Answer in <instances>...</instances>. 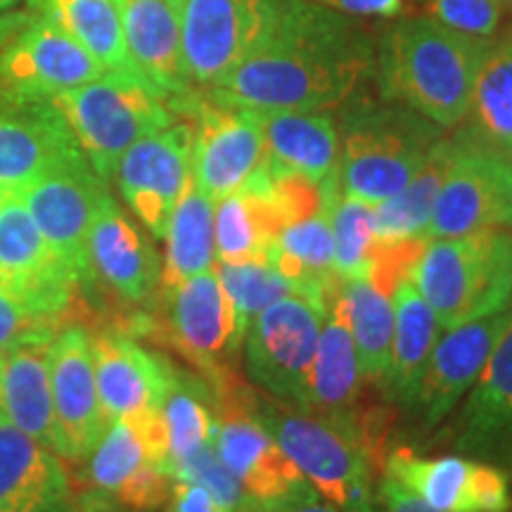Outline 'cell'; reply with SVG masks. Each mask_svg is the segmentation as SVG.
Listing matches in <instances>:
<instances>
[{
	"instance_id": "obj_1",
	"label": "cell",
	"mask_w": 512,
	"mask_h": 512,
	"mask_svg": "<svg viewBox=\"0 0 512 512\" xmlns=\"http://www.w3.org/2000/svg\"><path fill=\"white\" fill-rule=\"evenodd\" d=\"M373 74L375 41L361 19L283 0L264 43L204 93L259 112H328L354 100Z\"/></svg>"
},
{
	"instance_id": "obj_2",
	"label": "cell",
	"mask_w": 512,
	"mask_h": 512,
	"mask_svg": "<svg viewBox=\"0 0 512 512\" xmlns=\"http://www.w3.org/2000/svg\"><path fill=\"white\" fill-rule=\"evenodd\" d=\"M496 38L470 36L434 17H406L375 43V81L382 100L444 128H458L470 112L479 69Z\"/></svg>"
},
{
	"instance_id": "obj_3",
	"label": "cell",
	"mask_w": 512,
	"mask_h": 512,
	"mask_svg": "<svg viewBox=\"0 0 512 512\" xmlns=\"http://www.w3.org/2000/svg\"><path fill=\"white\" fill-rule=\"evenodd\" d=\"M337 131L339 188L373 207L411 181L444 138L434 121L389 100L344 102Z\"/></svg>"
},
{
	"instance_id": "obj_4",
	"label": "cell",
	"mask_w": 512,
	"mask_h": 512,
	"mask_svg": "<svg viewBox=\"0 0 512 512\" xmlns=\"http://www.w3.org/2000/svg\"><path fill=\"white\" fill-rule=\"evenodd\" d=\"M408 278L430 304L441 330L510 309L512 230L489 228L427 240Z\"/></svg>"
},
{
	"instance_id": "obj_5",
	"label": "cell",
	"mask_w": 512,
	"mask_h": 512,
	"mask_svg": "<svg viewBox=\"0 0 512 512\" xmlns=\"http://www.w3.org/2000/svg\"><path fill=\"white\" fill-rule=\"evenodd\" d=\"M249 411L302 470L323 501L339 512H377V465L347 422L287 408L271 396H249Z\"/></svg>"
},
{
	"instance_id": "obj_6",
	"label": "cell",
	"mask_w": 512,
	"mask_h": 512,
	"mask_svg": "<svg viewBox=\"0 0 512 512\" xmlns=\"http://www.w3.org/2000/svg\"><path fill=\"white\" fill-rule=\"evenodd\" d=\"M53 102L102 181L114 178L128 147L178 119L169 100L136 69L105 72L86 86L55 95Z\"/></svg>"
},
{
	"instance_id": "obj_7",
	"label": "cell",
	"mask_w": 512,
	"mask_h": 512,
	"mask_svg": "<svg viewBox=\"0 0 512 512\" xmlns=\"http://www.w3.org/2000/svg\"><path fill=\"white\" fill-rule=\"evenodd\" d=\"M159 294L162 316L159 320L140 318L138 330L174 347L190 366L200 370L211 389L235 380L230 361L245 337L216 264L171 290H159Z\"/></svg>"
},
{
	"instance_id": "obj_8",
	"label": "cell",
	"mask_w": 512,
	"mask_h": 512,
	"mask_svg": "<svg viewBox=\"0 0 512 512\" xmlns=\"http://www.w3.org/2000/svg\"><path fill=\"white\" fill-rule=\"evenodd\" d=\"M252 389L230 380L214 389V448L245 491L247 508H280L316 498L309 479L249 411ZM245 508V510H247Z\"/></svg>"
},
{
	"instance_id": "obj_9",
	"label": "cell",
	"mask_w": 512,
	"mask_h": 512,
	"mask_svg": "<svg viewBox=\"0 0 512 512\" xmlns=\"http://www.w3.org/2000/svg\"><path fill=\"white\" fill-rule=\"evenodd\" d=\"M107 69L53 19L27 12L0 19V95L53 100Z\"/></svg>"
},
{
	"instance_id": "obj_10",
	"label": "cell",
	"mask_w": 512,
	"mask_h": 512,
	"mask_svg": "<svg viewBox=\"0 0 512 512\" xmlns=\"http://www.w3.org/2000/svg\"><path fill=\"white\" fill-rule=\"evenodd\" d=\"M325 306L302 294H287L249 323L245 373L266 396L304 411L306 387Z\"/></svg>"
},
{
	"instance_id": "obj_11",
	"label": "cell",
	"mask_w": 512,
	"mask_h": 512,
	"mask_svg": "<svg viewBox=\"0 0 512 512\" xmlns=\"http://www.w3.org/2000/svg\"><path fill=\"white\" fill-rule=\"evenodd\" d=\"M107 195V181L95 174L81 147L57 159L27 188L19 190L50 252L83 287L93 285L88 233Z\"/></svg>"
},
{
	"instance_id": "obj_12",
	"label": "cell",
	"mask_w": 512,
	"mask_h": 512,
	"mask_svg": "<svg viewBox=\"0 0 512 512\" xmlns=\"http://www.w3.org/2000/svg\"><path fill=\"white\" fill-rule=\"evenodd\" d=\"M283 0H181V48L192 88L211 91L264 43Z\"/></svg>"
},
{
	"instance_id": "obj_13",
	"label": "cell",
	"mask_w": 512,
	"mask_h": 512,
	"mask_svg": "<svg viewBox=\"0 0 512 512\" xmlns=\"http://www.w3.org/2000/svg\"><path fill=\"white\" fill-rule=\"evenodd\" d=\"M456 155L434 200L427 240L512 228V159L458 131Z\"/></svg>"
},
{
	"instance_id": "obj_14",
	"label": "cell",
	"mask_w": 512,
	"mask_h": 512,
	"mask_svg": "<svg viewBox=\"0 0 512 512\" xmlns=\"http://www.w3.org/2000/svg\"><path fill=\"white\" fill-rule=\"evenodd\" d=\"M185 119L195 128L192 178L214 202L242 190L264 169L268 152L254 110L200 91Z\"/></svg>"
},
{
	"instance_id": "obj_15",
	"label": "cell",
	"mask_w": 512,
	"mask_h": 512,
	"mask_svg": "<svg viewBox=\"0 0 512 512\" xmlns=\"http://www.w3.org/2000/svg\"><path fill=\"white\" fill-rule=\"evenodd\" d=\"M192 143V121L176 119L128 147L114 171L128 209L157 240H164L171 214L192 176Z\"/></svg>"
},
{
	"instance_id": "obj_16",
	"label": "cell",
	"mask_w": 512,
	"mask_h": 512,
	"mask_svg": "<svg viewBox=\"0 0 512 512\" xmlns=\"http://www.w3.org/2000/svg\"><path fill=\"white\" fill-rule=\"evenodd\" d=\"M382 475L406 486L439 512H510L512 477L503 467L463 456H422L396 446L384 458Z\"/></svg>"
},
{
	"instance_id": "obj_17",
	"label": "cell",
	"mask_w": 512,
	"mask_h": 512,
	"mask_svg": "<svg viewBox=\"0 0 512 512\" xmlns=\"http://www.w3.org/2000/svg\"><path fill=\"white\" fill-rule=\"evenodd\" d=\"M512 320V306L472 323L444 330L422 373L418 394L408 408L420 432L439 427L482 373L486 358Z\"/></svg>"
},
{
	"instance_id": "obj_18",
	"label": "cell",
	"mask_w": 512,
	"mask_h": 512,
	"mask_svg": "<svg viewBox=\"0 0 512 512\" xmlns=\"http://www.w3.org/2000/svg\"><path fill=\"white\" fill-rule=\"evenodd\" d=\"M50 394L55 415V453L64 460H86L107 430L102 413L91 335L81 325L57 332L50 351Z\"/></svg>"
},
{
	"instance_id": "obj_19",
	"label": "cell",
	"mask_w": 512,
	"mask_h": 512,
	"mask_svg": "<svg viewBox=\"0 0 512 512\" xmlns=\"http://www.w3.org/2000/svg\"><path fill=\"white\" fill-rule=\"evenodd\" d=\"M91 349L95 384L107 422L162 408L174 363L140 347L136 337L119 328L93 332Z\"/></svg>"
},
{
	"instance_id": "obj_20",
	"label": "cell",
	"mask_w": 512,
	"mask_h": 512,
	"mask_svg": "<svg viewBox=\"0 0 512 512\" xmlns=\"http://www.w3.org/2000/svg\"><path fill=\"white\" fill-rule=\"evenodd\" d=\"M128 57L136 72L169 100L176 117H185L200 93L185 74L181 19L171 0H114Z\"/></svg>"
},
{
	"instance_id": "obj_21",
	"label": "cell",
	"mask_w": 512,
	"mask_h": 512,
	"mask_svg": "<svg viewBox=\"0 0 512 512\" xmlns=\"http://www.w3.org/2000/svg\"><path fill=\"white\" fill-rule=\"evenodd\" d=\"M79 150L53 100L0 95V192H19L50 164Z\"/></svg>"
},
{
	"instance_id": "obj_22",
	"label": "cell",
	"mask_w": 512,
	"mask_h": 512,
	"mask_svg": "<svg viewBox=\"0 0 512 512\" xmlns=\"http://www.w3.org/2000/svg\"><path fill=\"white\" fill-rule=\"evenodd\" d=\"M88 264L93 283L100 280L128 304L150 302L162 280V259L155 247L112 195L105 197L88 233Z\"/></svg>"
},
{
	"instance_id": "obj_23",
	"label": "cell",
	"mask_w": 512,
	"mask_h": 512,
	"mask_svg": "<svg viewBox=\"0 0 512 512\" xmlns=\"http://www.w3.org/2000/svg\"><path fill=\"white\" fill-rule=\"evenodd\" d=\"M339 287H342V280H337L332 287L328 304H325V318L311 363L304 408V413L330 422L349 420L361 408L358 399H361L363 384Z\"/></svg>"
},
{
	"instance_id": "obj_24",
	"label": "cell",
	"mask_w": 512,
	"mask_h": 512,
	"mask_svg": "<svg viewBox=\"0 0 512 512\" xmlns=\"http://www.w3.org/2000/svg\"><path fill=\"white\" fill-rule=\"evenodd\" d=\"M57 332L38 330L3 351L0 411L38 444L55 453V415L50 394V351Z\"/></svg>"
},
{
	"instance_id": "obj_25",
	"label": "cell",
	"mask_w": 512,
	"mask_h": 512,
	"mask_svg": "<svg viewBox=\"0 0 512 512\" xmlns=\"http://www.w3.org/2000/svg\"><path fill=\"white\" fill-rule=\"evenodd\" d=\"M69 477L55 453L0 411V512H64Z\"/></svg>"
},
{
	"instance_id": "obj_26",
	"label": "cell",
	"mask_w": 512,
	"mask_h": 512,
	"mask_svg": "<svg viewBox=\"0 0 512 512\" xmlns=\"http://www.w3.org/2000/svg\"><path fill=\"white\" fill-rule=\"evenodd\" d=\"M394 337L389 351L387 375L382 380L384 394L408 413L418 394L422 373L437 344L441 325L430 304L415 290L413 280L401 278L392 290Z\"/></svg>"
},
{
	"instance_id": "obj_27",
	"label": "cell",
	"mask_w": 512,
	"mask_h": 512,
	"mask_svg": "<svg viewBox=\"0 0 512 512\" xmlns=\"http://www.w3.org/2000/svg\"><path fill=\"white\" fill-rule=\"evenodd\" d=\"M256 112L268 162L323 183L337 171L339 131L328 112Z\"/></svg>"
},
{
	"instance_id": "obj_28",
	"label": "cell",
	"mask_w": 512,
	"mask_h": 512,
	"mask_svg": "<svg viewBox=\"0 0 512 512\" xmlns=\"http://www.w3.org/2000/svg\"><path fill=\"white\" fill-rule=\"evenodd\" d=\"M512 418V320L486 358L482 373L465 394L451 427V446L458 453L484 458L486 448Z\"/></svg>"
},
{
	"instance_id": "obj_29",
	"label": "cell",
	"mask_w": 512,
	"mask_h": 512,
	"mask_svg": "<svg viewBox=\"0 0 512 512\" xmlns=\"http://www.w3.org/2000/svg\"><path fill=\"white\" fill-rule=\"evenodd\" d=\"M164 240L166 256L159 290H171L214 268V200L197 188L192 176L171 214Z\"/></svg>"
},
{
	"instance_id": "obj_30",
	"label": "cell",
	"mask_w": 512,
	"mask_h": 512,
	"mask_svg": "<svg viewBox=\"0 0 512 512\" xmlns=\"http://www.w3.org/2000/svg\"><path fill=\"white\" fill-rule=\"evenodd\" d=\"M453 155H456V138L444 136L434 145L430 157L422 162L411 181L389 200L375 204L377 240H427L434 200H437L441 183L448 174Z\"/></svg>"
},
{
	"instance_id": "obj_31",
	"label": "cell",
	"mask_w": 512,
	"mask_h": 512,
	"mask_svg": "<svg viewBox=\"0 0 512 512\" xmlns=\"http://www.w3.org/2000/svg\"><path fill=\"white\" fill-rule=\"evenodd\" d=\"M463 124L475 143L512 159V34L486 55Z\"/></svg>"
},
{
	"instance_id": "obj_32",
	"label": "cell",
	"mask_w": 512,
	"mask_h": 512,
	"mask_svg": "<svg viewBox=\"0 0 512 512\" xmlns=\"http://www.w3.org/2000/svg\"><path fill=\"white\" fill-rule=\"evenodd\" d=\"M339 292L354 337L361 380L382 387L394 337L392 294L380 290L370 278L342 280Z\"/></svg>"
},
{
	"instance_id": "obj_33",
	"label": "cell",
	"mask_w": 512,
	"mask_h": 512,
	"mask_svg": "<svg viewBox=\"0 0 512 512\" xmlns=\"http://www.w3.org/2000/svg\"><path fill=\"white\" fill-rule=\"evenodd\" d=\"M27 8L72 34L107 72L133 67L114 0H27Z\"/></svg>"
},
{
	"instance_id": "obj_34",
	"label": "cell",
	"mask_w": 512,
	"mask_h": 512,
	"mask_svg": "<svg viewBox=\"0 0 512 512\" xmlns=\"http://www.w3.org/2000/svg\"><path fill=\"white\" fill-rule=\"evenodd\" d=\"M162 418L169 439V475L176 465L214 444L216 399L204 377H195L174 366L169 389L162 401Z\"/></svg>"
},
{
	"instance_id": "obj_35",
	"label": "cell",
	"mask_w": 512,
	"mask_h": 512,
	"mask_svg": "<svg viewBox=\"0 0 512 512\" xmlns=\"http://www.w3.org/2000/svg\"><path fill=\"white\" fill-rule=\"evenodd\" d=\"M278 230L264 192L254 185L214 202V245L221 264L266 259Z\"/></svg>"
},
{
	"instance_id": "obj_36",
	"label": "cell",
	"mask_w": 512,
	"mask_h": 512,
	"mask_svg": "<svg viewBox=\"0 0 512 512\" xmlns=\"http://www.w3.org/2000/svg\"><path fill=\"white\" fill-rule=\"evenodd\" d=\"M216 271L226 290L230 304H233L235 316H238V328L242 337L247 335L249 323L268 309L273 302L294 292L292 283L280 275L268 259L242 261V264H221L216 261Z\"/></svg>"
},
{
	"instance_id": "obj_37",
	"label": "cell",
	"mask_w": 512,
	"mask_h": 512,
	"mask_svg": "<svg viewBox=\"0 0 512 512\" xmlns=\"http://www.w3.org/2000/svg\"><path fill=\"white\" fill-rule=\"evenodd\" d=\"M332 235H335V264L339 280L366 278L370 254L377 242L375 207L356 197L339 195L332 207Z\"/></svg>"
},
{
	"instance_id": "obj_38",
	"label": "cell",
	"mask_w": 512,
	"mask_h": 512,
	"mask_svg": "<svg viewBox=\"0 0 512 512\" xmlns=\"http://www.w3.org/2000/svg\"><path fill=\"white\" fill-rule=\"evenodd\" d=\"M171 477L207 486L211 494L219 496L221 501L235 512H242L247 508L245 491H242L238 479L233 477V472L228 470L219 453H216L214 444L202 448L200 453H195V456L185 460V463L176 465Z\"/></svg>"
},
{
	"instance_id": "obj_39",
	"label": "cell",
	"mask_w": 512,
	"mask_h": 512,
	"mask_svg": "<svg viewBox=\"0 0 512 512\" xmlns=\"http://www.w3.org/2000/svg\"><path fill=\"white\" fill-rule=\"evenodd\" d=\"M427 10L446 27L484 38L496 34L505 12L498 0H430Z\"/></svg>"
},
{
	"instance_id": "obj_40",
	"label": "cell",
	"mask_w": 512,
	"mask_h": 512,
	"mask_svg": "<svg viewBox=\"0 0 512 512\" xmlns=\"http://www.w3.org/2000/svg\"><path fill=\"white\" fill-rule=\"evenodd\" d=\"M38 330H55L43 323L17 294L0 287V351H5L22 337ZM57 332V330H55Z\"/></svg>"
},
{
	"instance_id": "obj_41",
	"label": "cell",
	"mask_w": 512,
	"mask_h": 512,
	"mask_svg": "<svg viewBox=\"0 0 512 512\" xmlns=\"http://www.w3.org/2000/svg\"><path fill=\"white\" fill-rule=\"evenodd\" d=\"M164 512H235L214 496L207 486L197 482H185V479H174L171 484L169 498L164 503Z\"/></svg>"
},
{
	"instance_id": "obj_42",
	"label": "cell",
	"mask_w": 512,
	"mask_h": 512,
	"mask_svg": "<svg viewBox=\"0 0 512 512\" xmlns=\"http://www.w3.org/2000/svg\"><path fill=\"white\" fill-rule=\"evenodd\" d=\"M377 512H439L413 496L396 479L380 475L377 479Z\"/></svg>"
},
{
	"instance_id": "obj_43",
	"label": "cell",
	"mask_w": 512,
	"mask_h": 512,
	"mask_svg": "<svg viewBox=\"0 0 512 512\" xmlns=\"http://www.w3.org/2000/svg\"><path fill=\"white\" fill-rule=\"evenodd\" d=\"M342 15L366 19V17H396L401 12L403 0H306Z\"/></svg>"
},
{
	"instance_id": "obj_44",
	"label": "cell",
	"mask_w": 512,
	"mask_h": 512,
	"mask_svg": "<svg viewBox=\"0 0 512 512\" xmlns=\"http://www.w3.org/2000/svg\"><path fill=\"white\" fill-rule=\"evenodd\" d=\"M482 460L503 467V470L512 477V418L505 422V427L498 432V437L491 441V446L486 448Z\"/></svg>"
},
{
	"instance_id": "obj_45",
	"label": "cell",
	"mask_w": 512,
	"mask_h": 512,
	"mask_svg": "<svg viewBox=\"0 0 512 512\" xmlns=\"http://www.w3.org/2000/svg\"><path fill=\"white\" fill-rule=\"evenodd\" d=\"M74 512H136V510H128L117 501H112L110 496L98 494V491H86V494L76 501Z\"/></svg>"
},
{
	"instance_id": "obj_46",
	"label": "cell",
	"mask_w": 512,
	"mask_h": 512,
	"mask_svg": "<svg viewBox=\"0 0 512 512\" xmlns=\"http://www.w3.org/2000/svg\"><path fill=\"white\" fill-rule=\"evenodd\" d=\"M242 512H339V510L332 503L316 496V498H309V501L280 505V508H247Z\"/></svg>"
},
{
	"instance_id": "obj_47",
	"label": "cell",
	"mask_w": 512,
	"mask_h": 512,
	"mask_svg": "<svg viewBox=\"0 0 512 512\" xmlns=\"http://www.w3.org/2000/svg\"><path fill=\"white\" fill-rule=\"evenodd\" d=\"M17 3H19V0H0V12H5V10H10V8H15Z\"/></svg>"
},
{
	"instance_id": "obj_48",
	"label": "cell",
	"mask_w": 512,
	"mask_h": 512,
	"mask_svg": "<svg viewBox=\"0 0 512 512\" xmlns=\"http://www.w3.org/2000/svg\"><path fill=\"white\" fill-rule=\"evenodd\" d=\"M498 3H501L503 10H512V0H498Z\"/></svg>"
},
{
	"instance_id": "obj_49",
	"label": "cell",
	"mask_w": 512,
	"mask_h": 512,
	"mask_svg": "<svg viewBox=\"0 0 512 512\" xmlns=\"http://www.w3.org/2000/svg\"><path fill=\"white\" fill-rule=\"evenodd\" d=\"M0 366H3V351H0Z\"/></svg>"
},
{
	"instance_id": "obj_50",
	"label": "cell",
	"mask_w": 512,
	"mask_h": 512,
	"mask_svg": "<svg viewBox=\"0 0 512 512\" xmlns=\"http://www.w3.org/2000/svg\"><path fill=\"white\" fill-rule=\"evenodd\" d=\"M171 3H174V5H176V8H178V3H181V0H171Z\"/></svg>"
}]
</instances>
